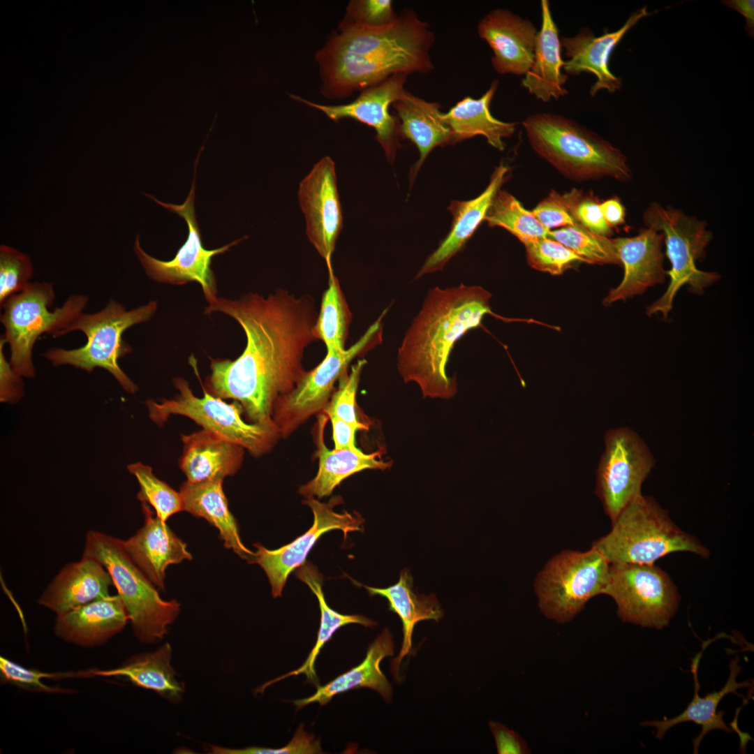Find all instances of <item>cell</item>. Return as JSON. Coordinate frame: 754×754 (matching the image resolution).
<instances>
[{
    "instance_id": "obj_7",
    "label": "cell",
    "mask_w": 754,
    "mask_h": 754,
    "mask_svg": "<svg viewBox=\"0 0 754 754\" xmlns=\"http://www.w3.org/2000/svg\"><path fill=\"white\" fill-rule=\"evenodd\" d=\"M643 221L645 227L663 234L666 255L671 264L670 269L666 272L670 276L667 290L646 308V313L649 316L660 313L667 318L674 297L682 286L687 285L691 293L701 295L720 278L717 272L702 271L696 265L705 256L712 232L704 221L658 202L650 204L646 209Z\"/></svg>"
},
{
    "instance_id": "obj_15",
    "label": "cell",
    "mask_w": 754,
    "mask_h": 754,
    "mask_svg": "<svg viewBox=\"0 0 754 754\" xmlns=\"http://www.w3.org/2000/svg\"><path fill=\"white\" fill-rule=\"evenodd\" d=\"M605 445L595 492L612 523L630 502L642 494V485L653 469L655 459L644 441L628 427L607 431Z\"/></svg>"
},
{
    "instance_id": "obj_39",
    "label": "cell",
    "mask_w": 754,
    "mask_h": 754,
    "mask_svg": "<svg viewBox=\"0 0 754 754\" xmlns=\"http://www.w3.org/2000/svg\"><path fill=\"white\" fill-rule=\"evenodd\" d=\"M549 238L562 244L591 264L621 265L612 239L598 235L582 226L550 230Z\"/></svg>"
},
{
    "instance_id": "obj_8",
    "label": "cell",
    "mask_w": 754,
    "mask_h": 754,
    "mask_svg": "<svg viewBox=\"0 0 754 754\" xmlns=\"http://www.w3.org/2000/svg\"><path fill=\"white\" fill-rule=\"evenodd\" d=\"M156 309V301L128 311L110 300L98 312L81 313L64 331V335L73 331L82 332L87 339L85 345L73 350L52 348L43 355L55 366L69 364L88 372L96 367L105 369L126 391L134 393L138 387L118 364V360L131 350L122 334L130 327L150 320Z\"/></svg>"
},
{
    "instance_id": "obj_24",
    "label": "cell",
    "mask_w": 754,
    "mask_h": 754,
    "mask_svg": "<svg viewBox=\"0 0 754 754\" xmlns=\"http://www.w3.org/2000/svg\"><path fill=\"white\" fill-rule=\"evenodd\" d=\"M128 621L119 595H110L57 615L54 630L66 642L92 647L104 644L121 632Z\"/></svg>"
},
{
    "instance_id": "obj_35",
    "label": "cell",
    "mask_w": 754,
    "mask_h": 754,
    "mask_svg": "<svg viewBox=\"0 0 754 754\" xmlns=\"http://www.w3.org/2000/svg\"><path fill=\"white\" fill-rule=\"evenodd\" d=\"M360 585L371 596L378 595L385 598L389 610L397 614L401 621L403 642L398 656L391 663L392 673L397 677L401 660L411 650L415 624L424 620L438 621L443 616V612L434 595L426 596L414 592L413 577L407 570L401 571L399 581L386 588Z\"/></svg>"
},
{
    "instance_id": "obj_29",
    "label": "cell",
    "mask_w": 754,
    "mask_h": 754,
    "mask_svg": "<svg viewBox=\"0 0 754 754\" xmlns=\"http://www.w3.org/2000/svg\"><path fill=\"white\" fill-rule=\"evenodd\" d=\"M392 635L387 628L370 644L364 660L357 666L339 675L324 686L316 685V693L305 698L293 701L297 709L311 703L323 706L339 693L360 688H369L378 692L386 702L392 700V689L380 670V664L386 657L393 656Z\"/></svg>"
},
{
    "instance_id": "obj_46",
    "label": "cell",
    "mask_w": 754,
    "mask_h": 754,
    "mask_svg": "<svg viewBox=\"0 0 754 754\" xmlns=\"http://www.w3.org/2000/svg\"><path fill=\"white\" fill-rule=\"evenodd\" d=\"M547 229L579 226L574 217L569 193L563 195L553 191L531 211Z\"/></svg>"
},
{
    "instance_id": "obj_21",
    "label": "cell",
    "mask_w": 754,
    "mask_h": 754,
    "mask_svg": "<svg viewBox=\"0 0 754 754\" xmlns=\"http://www.w3.org/2000/svg\"><path fill=\"white\" fill-rule=\"evenodd\" d=\"M538 31L528 19L496 8L478 24V33L491 49L493 68L499 74L525 75L534 57Z\"/></svg>"
},
{
    "instance_id": "obj_19",
    "label": "cell",
    "mask_w": 754,
    "mask_h": 754,
    "mask_svg": "<svg viewBox=\"0 0 754 754\" xmlns=\"http://www.w3.org/2000/svg\"><path fill=\"white\" fill-rule=\"evenodd\" d=\"M649 14L646 7H643L633 13L621 28L613 32L604 31L599 36L589 28L584 27L573 36L561 37V47L567 58L563 68L566 74L593 73L596 77V82L589 91L592 96L602 89L609 93L620 90L621 79L614 75L609 68L611 54L625 34L640 19Z\"/></svg>"
},
{
    "instance_id": "obj_20",
    "label": "cell",
    "mask_w": 754,
    "mask_h": 754,
    "mask_svg": "<svg viewBox=\"0 0 754 754\" xmlns=\"http://www.w3.org/2000/svg\"><path fill=\"white\" fill-rule=\"evenodd\" d=\"M612 239L624 274L621 282L603 300L605 306L641 295L648 288L665 281L664 236L661 232L645 227L635 236Z\"/></svg>"
},
{
    "instance_id": "obj_5",
    "label": "cell",
    "mask_w": 754,
    "mask_h": 754,
    "mask_svg": "<svg viewBox=\"0 0 754 754\" xmlns=\"http://www.w3.org/2000/svg\"><path fill=\"white\" fill-rule=\"evenodd\" d=\"M612 530L596 540V548L609 563L654 564L673 552H688L707 558L708 549L680 529L656 501L640 494L612 523Z\"/></svg>"
},
{
    "instance_id": "obj_36",
    "label": "cell",
    "mask_w": 754,
    "mask_h": 754,
    "mask_svg": "<svg viewBox=\"0 0 754 754\" xmlns=\"http://www.w3.org/2000/svg\"><path fill=\"white\" fill-rule=\"evenodd\" d=\"M295 575L302 582L308 585L318 600L320 609V623L316 642L307 658L300 667L276 679L268 681L260 686L257 689L256 693H262L269 686L289 677L297 676L301 674H305L306 678L311 682L316 683L318 677L314 667L316 658L325 644L330 640L332 635L339 628L350 623L361 624L366 627H372L376 625L374 621L364 616L358 614H342L330 607L325 601L322 589L323 576L318 572L316 567L309 562L305 561L301 566L297 568Z\"/></svg>"
},
{
    "instance_id": "obj_10",
    "label": "cell",
    "mask_w": 754,
    "mask_h": 754,
    "mask_svg": "<svg viewBox=\"0 0 754 754\" xmlns=\"http://www.w3.org/2000/svg\"><path fill=\"white\" fill-rule=\"evenodd\" d=\"M174 385L179 394L173 399L147 402L149 417L158 424H163L171 415L186 416L255 457L269 452L281 438L274 422H246L242 417L244 409L237 401L228 404L209 394L204 387L202 397H198L183 378H175Z\"/></svg>"
},
{
    "instance_id": "obj_16",
    "label": "cell",
    "mask_w": 754,
    "mask_h": 754,
    "mask_svg": "<svg viewBox=\"0 0 754 754\" xmlns=\"http://www.w3.org/2000/svg\"><path fill=\"white\" fill-rule=\"evenodd\" d=\"M341 502L339 496L322 503L314 497L306 498L303 503L307 505L313 514L311 527L293 542L276 549H268L259 543L251 564H258L265 571L271 586L274 598L281 596L289 575L305 561L310 550L324 533L334 529L341 530L344 539L353 531H362L363 519L356 512L343 511L339 513L334 507Z\"/></svg>"
},
{
    "instance_id": "obj_18",
    "label": "cell",
    "mask_w": 754,
    "mask_h": 754,
    "mask_svg": "<svg viewBox=\"0 0 754 754\" xmlns=\"http://www.w3.org/2000/svg\"><path fill=\"white\" fill-rule=\"evenodd\" d=\"M407 74L399 73L374 87L362 91L353 101L337 105L316 103L295 94L290 98L323 112L329 119L338 121L351 118L374 128L376 139L382 146L385 156L392 162L399 147V121L389 112V108L404 91Z\"/></svg>"
},
{
    "instance_id": "obj_1",
    "label": "cell",
    "mask_w": 754,
    "mask_h": 754,
    "mask_svg": "<svg viewBox=\"0 0 754 754\" xmlns=\"http://www.w3.org/2000/svg\"><path fill=\"white\" fill-rule=\"evenodd\" d=\"M213 312L235 320L246 344L235 360H212L205 389L238 401L252 423L272 422L275 401L291 392L306 371L304 353L316 340L314 300L279 290L267 298L256 293L234 300L218 297L205 310Z\"/></svg>"
},
{
    "instance_id": "obj_47",
    "label": "cell",
    "mask_w": 754,
    "mask_h": 754,
    "mask_svg": "<svg viewBox=\"0 0 754 754\" xmlns=\"http://www.w3.org/2000/svg\"><path fill=\"white\" fill-rule=\"evenodd\" d=\"M209 751L214 754H315L323 753L320 741L304 730V724L300 725L290 741L282 748H270L251 746L234 749L219 746H210Z\"/></svg>"
},
{
    "instance_id": "obj_14",
    "label": "cell",
    "mask_w": 754,
    "mask_h": 754,
    "mask_svg": "<svg viewBox=\"0 0 754 754\" xmlns=\"http://www.w3.org/2000/svg\"><path fill=\"white\" fill-rule=\"evenodd\" d=\"M199 151L195 163L193 182L188 195L182 205L165 203L147 193L157 204L174 212L184 219L188 226V236L184 244L178 249L173 259L163 261L148 255L140 246L139 235L134 243V251L146 274L153 280L173 285H184L190 281L198 283L209 304L217 299L216 280L212 269V258L216 255L228 251L232 246L237 244L244 238L237 239L218 249H207L202 246L200 227L197 222L194 202L195 191L196 167L200 156Z\"/></svg>"
},
{
    "instance_id": "obj_2",
    "label": "cell",
    "mask_w": 754,
    "mask_h": 754,
    "mask_svg": "<svg viewBox=\"0 0 754 754\" xmlns=\"http://www.w3.org/2000/svg\"><path fill=\"white\" fill-rule=\"evenodd\" d=\"M434 41L429 25L410 9L383 27L338 29L315 55L321 94L339 100L395 74L429 73Z\"/></svg>"
},
{
    "instance_id": "obj_28",
    "label": "cell",
    "mask_w": 754,
    "mask_h": 754,
    "mask_svg": "<svg viewBox=\"0 0 754 754\" xmlns=\"http://www.w3.org/2000/svg\"><path fill=\"white\" fill-rule=\"evenodd\" d=\"M318 419L316 443L318 469L312 480L299 488V493L305 498L328 496L342 481L356 473L366 469L384 470L390 466V463L377 459L378 452L367 454L359 448L328 449L324 441V430L329 419L323 413Z\"/></svg>"
},
{
    "instance_id": "obj_4",
    "label": "cell",
    "mask_w": 754,
    "mask_h": 754,
    "mask_svg": "<svg viewBox=\"0 0 754 754\" xmlns=\"http://www.w3.org/2000/svg\"><path fill=\"white\" fill-rule=\"evenodd\" d=\"M522 124L534 151L572 179L631 178L627 159L618 148L571 119L541 112L528 116Z\"/></svg>"
},
{
    "instance_id": "obj_44",
    "label": "cell",
    "mask_w": 754,
    "mask_h": 754,
    "mask_svg": "<svg viewBox=\"0 0 754 754\" xmlns=\"http://www.w3.org/2000/svg\"><path fill=\"white\" fill-rule=\"evenodd\" d=\"M0 675L4 683L16 686L22 689L44 693H67L69 689L50 686L42 682L43 679H62L78 677L77 672L48 673L22 666L3 656L0 657Z\"/></svg>"
},
{
    "instance_id": "obj_23",
    "label": "cell",
    "mask_w": 754,
    "mask_h": 754,
    "mask_svg": "<svg viewBox=\"0 0 754 754\" xmlns=\"http://www.w3.org/2000/svg\"><path fill=\"white\" fill-rule=\"evenodd\" d=\"M112 586V578L101 563L82 556L80 561L61 568L43 591L38 603L60 615L110 596Z\"/></svg>"
},
{
    "instance_id": "obj_43",
    "label": "cell",
    "mask_w": 754,
    "mask_h": 754,
    "mask_svg": "<svg viewBox=\"0 0 754 754\" xmlns=\"http://www.w3.org/2000/svg\"><path fill=\"white\" fill-rule=\"evenodd\" d=\"M34 269L30 258L17 249L0 246V305L30 283Z\"/></svg>"
},
{
    "instance_id": "obj_52",
    "label": "cell",
    "mask_w": 754,
    "mask_h": 754,
    "mask_svg": "<svg viewBox=\"0 0 754 754\" xmlns=\"http://www.w3.org/2000/svg\"><path fill=\"white\" fill-rule=\"evenodd\" d=\"M600 209L605 220L612 228L624 223L626 209L617 197L600 202Z\"/></svg>"
},
{
    "instance_id": "obj_30",
    "label": "cell",
    "mask_w": 754,
    "mask_h": 754,
    "mask_svg": "<svg viewBox=\"0 0 754 754\" xmlns=\"http://www.w3.org/2000/svg\"><path fill=\"white\" fill-rule=\"evenodd\" d=\"M222 484L223 480L184 482L179 491L184 510L206 519L219 530L226 549L251 563L255 552L246 547L241 540L238 524L229 510Z\"/></svg>"
},
{
    "instance_id": "obj_33",
    "label": "cell",
    "mask_w": 754,
    "mask_h": 754,
    "mask_svg": "<svg viewBox=\"0 0 754 754\" xmlns=\"http://www.w3.org/2000/svg\"><path fill=\"white\" fill-rule=\"evenodd\" d=\"M392 107L400 121L399 135L412 141L419 151L414 172L436 147L452 143L451 131L441 118L439 103L427 101L405 90Z\"/></svg>"
},
{
    "instance_id": "obj_40",
    "label": "cell",
    "mask_w": 754,
    "mask_h": 754,
    "mask_svg": "<svg viewBox=\"0 0 754 754\" xmlns=\"http://www.w3.org/2000/svg\"><path fill=\"white\" fill-rule=\"evenodd\" d=\"M128 470L137 478L140 489L137 498L149 504L156 515L165 522L173 515L184 510L180 492L155 476L150 466L138 462L128 466Z\"/></svg>"
},
{
    "instance_id": "obj_9",
    "label": "cell",
    "mask_w": 754,
    "mask_h": 754,
    "mask_svg": "<svg viewBox=\"0 0 754 754\" xmlns=\"http://www.w3.org/2000/svg\"><path fill=\"white\" fill-rule=\"evenodd\" d=\"M54 300L52 283L34 282L9 297L1 306L3 310L1 323L5 328L3 335L10 349V364L21 376L35 375L32 350L38 337L43 333L54 337L64 335L89 301L86 295H73L52 312L48 309Z\"/></svg>"
},
{
    "instance_id": "obj_49",
    "label": "cell",
    "mask_w": 754,
    "mask_h": 754,
    "mask_svg": "<svg viewBox=\"0 0 754 754\" xmlns=\"http://www.w3.org/2000/svg\"><path fill=\"white\" fill-rule=\"evenodd\" d=\"M6 343L3 335L0 339V396L1 401L18 400L23 393L21 376L17 374L8 362L3 353Z\"/></svg>"
},
{
    "instance_id": "obj_12",
    "label": "cell",
    "mask_w": 754,
    "mask_h": 754,
    "mask_svg": "<svg viewBox=\"0 0 754 754\" xmlns=\"http://www.w3.org/2000/svg\"><path fill=\"white\" fill-rule=\"evenodd\" d=\"M385 309L363 335L348 348L327 353L313 369L306 371L295 388L277 399L272 419L281 438H287L311 417L323 412L327 405L341 376L348 371L350 362L382 341V319Z\"/></svg>"
},
{
    "instance_id": "obj_22",
    "label": "cell",
    "mask_w": 754,
    "mask_h": 754,
    "mask_svg": "<svg viewBox=\"0 0 754 754\" xmlns=\"http://www.w3.org/2000/svg\"><path fill=\"white\" fill-rule=\"evenodd\" d=\"M145 515L143 526L126 540L124 549L158 589L165 590L167 568L172 564L192 559L187 545L159 519L149 504L142 503Z\"/></svg>"
},
{
    "instance_id": "obj_41",
    "label": "cell",
    "mask_w": 754,
    "mask_h": 754,
    "mask_svg": "<svg viewBox=\"0 0 754 754\" xmlns=\"http://www.w3.org/2000/svg\"><path fill=\"white\" fill-rule=\"evenodd\" d=\"M367 362L365 359L357 360L349 373L347 371L341 376L337 387L322 412L327 416L334 415L359 430L367 429L365 424L359 421L355 411L360 376Z\"/></svg>"
},
{
    "instance_id": "obj_50",
    "label": "cell",
    "mask_w": 754,
    "mask_h": 754,
    "mask_svg": "<svg viewBox=\"0 0 754 754\" xmlns=\"http://www.w3.org/2000/svg\"><path fill=\"white\" fill-rule=\"evenodd\" d=\"M489 726L495 738L498 753H531L526 742L515 732L494 721L489 723Z\"/></svg>"
},
{
    "instance_id": "obj_31",
    "label": "cell",
    "mask_w": 754,
    "mask_h": 754,
    "mask_svg": "<svg viewBox=\"0 0 754 754\" xmlns=\"http://www.w3.org/2000/svg\"><path fill=\"white\" fill-rule=\"evenodd\" d=\"M498 86V81L494 80L480 98L466 96L448 112L441 114L442 121L451 131L452 143L482 135L494 148L505 149L503 139L514 133L517 124L501 121L491 114L490 105Z\"/></svg>"
},
{
    "instance_id": "obj_27",
    "label": "cell",
    "mask_w": 754,
    "mask_h": 754,
    "mask_svg": "<svg viewBox=\"0 0 754 754\" xmlns=\"http://www.w3.org/2000/svg\"><path fill=\"white\" fill-rule=\"evenodd\" d=\"M182 441L179 466L188 482L223 480L235 475L243 462L242 447L208 430L182 435Z\"/></svg>"
},
{
    "instance_id": "obj_37",
    "label": "cell",
    "mask_w": 754,
    "mask_h": 754,
    "mask_svg": "<svg viewBox=\"0 0 754 754\" xmlns=\"http://www.w3.org/2000/svg\"><path fill=\"white\" fill-rule=\"evenodd\" d=\"M327 265L328 288L323 295L312 332L316 339L324 343L327 353H334L346 349L352 314L331 264Z\"/></svg>"
},
{
    "instance_id": "obj_34",
    "label": "cell",
    "mask_w": 754,
    "mask_h": 754,
    "mask_svg": "<svg viewBox=\"0 0 754 754\" xmlns=\"http://www.w3.org/2000/svg\"><path fill=\"white\" fill-rule=\"evenodd\" d=\"M171 656V646L166 643L154 652L129 658L115 669L82 671V678L122 677L137 686L155 691L171 702H177L182 699L184 688L176 678L170 665Z\"/></svg>"
},
{
    "instance_id": "obj_48",
    "label": "cell",
    "mask_w": 754,
    "mask_h": 754,
    "mask_svg": "<svg viewBox=\"0 0 754 754\" xmlns=\"http://www.w3.org/2000/svg\"><path fill=\"white\" fill-rule=\"evenodd\" d=\"M574 217L579 226L602 236L612 235L600 209V202L593 195L584 194L573 189L569 192Z\"/></svg>"
},
{
    "instance_id": "obj_38",
    "label": "cell",
    "mask_w": 754,
    "mask_h": 754,
    "mask_svg": "<svg viewBox=\"0 0 754 754\" xmlns=\"http://www.w3.org/2000/svg\"><path fill=\"white\" fill-rule=\"evenodd\" d=\"M489 226L507 230L524 245L549 237L550 230L545 228L531 211L505 191L499 190L485 218Z\"/></svg>"
},
{
    "instance_id": "obj_17",
    "label": "cell",
    "mask_w": 754,
    "mask_h": 754,
    "mask_svg": "<svg viewBox=\"0 0 754 754\" xmlns=\"http://www.w3.org/2000/svg\"><path fill=\"white\" fill-rule=\"evenodd\" d=\"M298 199L306 220V232L316 250L331 264L343 216L335 165L330 156L317 162L300 184Z\"/></svg>"
},
{
    "instance_id": "obj_25",
    "label": "cell",
    "mask_w": 754,
    "mask_h": 754,
    "mask_svg": "<svg viewBox=\"0 0 754 754\" xmlns=\"http://www.w3.org/2000/svg\"><path fill=\"white\" fill-rule=\"evenodd\" d=\"M508 167H496L489 185L478 197L467 201H452L448 209L453 216L451 230L439 246L427 258L415 279L443 269L471 237L489 209L493 200L505 181Z\"/></svg>"
},
{
    "instance_id": "obj_51",
    "label": "cell",
    "mask_w": 754,
    "mask_h": 754,
    "mask_svg": "<svg viewBox=\"0 0 754 754\" xmlns=\"http://www.w3.org/2000/svg\"><path fill=\"white\" fill-rule=\"evenodd\" d=\"M327 417L332 424L334 449H357L355 445V434L359 429L334 415Z\"/></svg>"
},
{
    "instance_id": "obj_6",
    "label": "cell",
    "mask_w": 754,
    "mask_h": 754,
    "mask_svg": "<svg viewBox=\"0 0 754 754\" xmlns=\"http://www.w3.org/2000/svg\"><path fill=\"white\" fill-rule=\"evenodd\" d=\"M82 556L96 560L108 570L138 640L153 643L167 634L179 614L180 605L176 600L161 598L158 589L124 549L122 540L89 531Z\"/></svg>"
},
{
    "instance_id": "obj_3",
    "label": "cell",
    "mask_w": 754,
    "mask_h": 754,
    "mask_svg": "<svg viewBox=\"0 0 754 754\" xmlns=\"http://www.w3.org/2000/svg\"><path fill=\"white\" fill-rule=\"evenodd\" d=\"M491 295L479 286L429 290L398 348L397 369L424 397L448 399L457 392L447 365L456 342L490 313Z\"/></svg>"
},
{
    "instance_id": "obj_26",
    "label": "cell",
    "mask_w": 754,
    "mask_h": 754,
    "mask_svg": "<svg viewBox=\"0 0 754 754\" xmlns=\"http://www.w3.org/2000/svg\"><path fill=\"white\" fill-rule=\"evenodd\" d=\"M541 27L538 32L533 63L522 80V86L543 102L558 100L568 91L564 88L568 75L562 73L564 61L558 27L549 2L542 0Z\"/></svg>"
},
{
    "instance_id": "obj_42",
    "label": "cell",
    "mask_w": 754,
    "mask_h": 754,
    "mask_svg": "<svg viewBox=\"0 0 754 754\" xmlns=\"http://www.w3.org/2000/svg\"><path fill=\"white\" fill-rule=\"evenodd\" d=\"M528 265L538 271L553 275L562 274L584 259L562 244L549 237L525 244Z\"/></svg>"
},
{
    "instance_id": "obj_11",
    "label": "cell",
    "mask_w": 754,
    "mask_h": 754,
    "mask_svg": "<svg viewBox=\"0 0 754 754\" xmlns=\"http://www.w3.org/2000/svg\"><path fill=\"white\" fill-rule=\"evenodd\" d=\"M610 563L594 547L586 552L563 550L538 573L534 589L538 606L548 619L568 623L586 603L603 594Z\"/></svg>"
},
{
    "instance_id": "obj_53",
    "label": "cell",
    "mask_w": 754,
    "mask_h": 754,
    "mask_svg": "<svg viewBox=\"0 0 754 754\" xmlns=\"http://www.w3.org/2000/svg\"><path fill=\"white\" fill-rule=\"evenodd\" d=\"M722 3L741 14L746 20L745 29L750 37L754 34V1L753 0H725Z\"/></svg>"
},
{
    "instance_id": "obj_45",
    "label": "cell",
    "mask_w": 754,
    "mask_h": 754,
    "mask_svg": "<svg viewBox=\"0 0 754 754\" xmlns=\"http://www.w3.org/2000/svg\"><path fill=\"white\" fill-rule=\"evenodd\" d=\"M398 15L390 0H352L338 29L350 26L380 27L395 21Z\"/></svg>"
},
{
    "instance_id": "obj_13",
    "label": "cell",
    "mask_w": 754,
    "mask_h": 754,
    "mask_svg": "<svg viewBox=\"0 0 754 754\" xmlns=\"http://www.w3.org/2000/svg\"><path fill=\"white\" fill-rule=\"evenodd\" d=\"M603 594L614 599L622 621L656 630L668 626L680 602L677 586L655 564L610 563Z\"/></svg>"
},
{
    "instance_id": "obj_32",
    "label": "cell",
    "mask_w": 754,
    "mask_h": 754,
    "mask_svg": "<svg viewBox=\"0 0 754 754\" xmlns=\"http://www.w3.org/2000/svg\"><path fill=\"white\" fill-rule=\"evenodd\" d=\"M700 658V654L695 656L693 661L692 672L695 681V693L693 700L685 710L673 718L646 721L641 723L644 726H651L656 728V737L658 739H663L665 732L671 727L681 723L690 721L700 725L702 727L701 732L693 740L694 753H697L699 746L703 737L709 732L714 730H720L727 732L732 731L723 720L724 712L722 711H718V704L727 694L733 693L739 695L737 692L739 688L751 686L748 681L740 683L736 681L737 674L741 670V666L738 664L739 658L736 656L730 662V675L724 687L720 690L708 693L704 697L699 696L697 670Z\"/></svg>"
}]
</instances>
